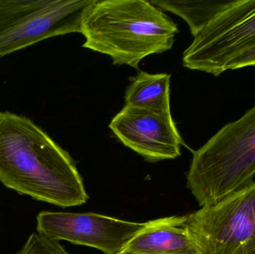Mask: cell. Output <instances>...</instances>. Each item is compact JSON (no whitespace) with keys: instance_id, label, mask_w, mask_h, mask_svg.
I'll list each match as a JSON object with an SVG mask.
<instances>
[{"instance_id":"1","label":"cell","mask_w":255,"mask_h":254,"mask_svg":"<svg viewBox=\"0 0 255 254\" xmlns=\"http://www.w3.org/2000/svg\"><path fill=\"white\" fill-rule=\"evenodd\" d=\"M0 182L62 208L89 198L70 154L31 119L9 111L0 112Z\"/></svg>"},{"instance_id":"2","label":"cell","mask_w":255,"mask_h":254,"mask_svg":"<svg viewBox=\"0 0 255 254\" xmlns=\"http://www.w3.org/2000/svg\"><path fill=\"white\" fill-rule=\"evenodd\" d=\"M178 25L145 0H97L87 13L83 47L112 58L115 65L137 69L145 57L170 50Z\"/></svg>"},{"instance_id":"3","label":"cell","mask_w":255,"mask_h":254,"mask_svg":"<svg viewBox=\"0 0 255 254\" xmlns=\"http://www.w3.org/2000/svg\"><path fill=\"white\" fill-rule=\"evenodd\" d=\"M255 105L193 152L187 187L201 207L211 206L254 183Z\"/></svg>"},{"instance_id":"4","label":"cell","mask_w":255,"mask_h":254,"mask_svg":"<svg viewBox=\"0 0 255 254\" xmlns=\"http://www.w3.org/2000/svg\"><path fill=\"white\" fill-rule=\"evenodd\" d=\"M97 0H0V58L46 39L82 33Z\"/></svg>"},{"instance_id":"5","label":"cell","mask_w":255,"mask_h":254,"mask_svg":"<svg viewBox=\"0 0 255 254\" xmlns=\"http://www.w3.org/2000/svg\"><path fill=\"white\" fill-rule=\"evenodd\" d=\"M198 254H255V182L187 215Z\"/></svg>"},{"instance_id":"6","label":"cell","mask_w":255,"mask_h":254,"mask_svg":"<svg viewBox=\"0 0 255 254\" xmlns=\"http://www.w3.org/2000/svg\"><path fill=\"white\" fill-rule=\"evenodd\" d=\"M184 51L183 66L219 76L255 46V0H233L210 20Z\"/></svg>"},{"instance_id":"7","label":"cell","mask_w":255,"mask_h":254,"mask_svg":"<svg viewBox=\"0 0 255 254\" xmlns=\"http://www.w3.org/2000/svg\"><path fill=\"white\" fill-rule=\"evenodd\" d=\"M145 226L94 213L43 211L37 217V232L54 241L88 246L105 254H118Z\"/></svg>"},{"instance_id":"8","label":"cell","mask_w":255,"mask_h":254,"mask_svg":"<svg viewBox=\"0 0 255 254\" xmlns=\"http://www.w3.org/2000/svg\"><path fill=\"white\" fill-rule=\"evenodd\" d=\"M118 140L148 162L181 155L184 142L172 115L126 106L109 124Z\"/></svg>"},{"instance_id":"9","label":"cell","mask_w":255,"mask_h":254,"mask_svg":"<svg viewBox=\"0 0 255 254\" xmlns=\"http://www.w3.org/2000/svg\"><path fill=\"white\" fill-rule=\"evenodd\" d=\"M136 254H198L189 233L187 216H173L145 222L123 251Z\"/></svg>"},{"instance_id":"10","label":"cell","mask_w":255,"mask_h":254,"mask_svg":"<svg viewBox=\"0 0 255 254\" xmlns=\"http://www.w3.org/2000/svg\"><path fill=\"white\" fill-rule=\"evenodd\" d=\"M171 75L138 72L128 86L126 106L170 114Z\"/></svg>"},{"instance_id":"11","label":"cell","mask_w":255,"mask_h":254,"mask_svg":"<svg viewBox=\"0 0 255 254\" xmlns=\"http://www.w3.org/2000/svg\"><path fill=\"white\" fill-rule=\"evenodd\" d=\"M162 10L176 14L187 22L194 37L229 1H188V0H151Z\"/></svg>"},{"instance_id":"12","label":"cell","mask_w":255,"mask_h":254,"mask_svg":"<svg viewBox=\"0 0 255 254\" xmlns=\"http://www.w3.org/2000/svg\"><path fill=\"white\" fill-rule=\"evenodd\" d=\"M16 254H70L59 243L36 232L28 237Z\"/></svg>"},{"instance_id":"13","label":"cell","mask_w":255,"mask_h":254,"mask_svg":"<svg viewBox=\"0 0 255 254\" xmlns=\"http://www.w3.org/2000/svg\"><path fill=\"white\" fill-rule=\"evenodd\" d=\"M250 67H255V46L235 58L228 65L227 70H236Z\"/></svg>"},{"instance_id":"14","label":"cell","mask_w":255,"mask_h":254,"mask_svg":"<svg viewBox=\"0 0 255 254\" xmlns=\"http://www.w3.org/2000/svg\"><path fill=\"white\" fill-rule=\"evenodd\" d=\"M118 254H131V253H127V252H122L121 253Z\"/></svg>"}]
</instances>
